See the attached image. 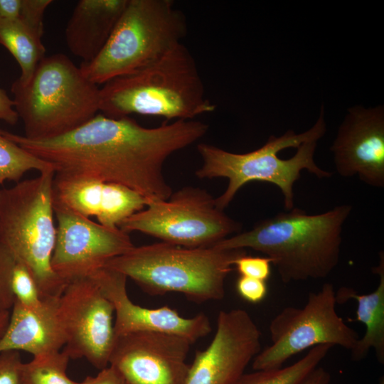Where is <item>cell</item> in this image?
<instances>
[{
  "label": "cell",
  "mask_w": 384,
  "mask_h": 384,
  "mask_svg": "<svg viewBox=\"0 0 384 384\" xmlns=\"http://www.w3.org/2000/svg\"><path fill=\"white\" fill-rule=\"evenodd\" d=\"M378 384H384V378H383V376H382V377L380 378V380Z\"/></svg>",
  "instance_id": "36"
},
{
  "label": "cell",
  "mask_w": 384,
  "mask_h": 384,
  "mask_svg": "<svg viewBox=\"0 0 384 384\" xmlns=\"http://www.w3.org/2000/svg\"><path fill=\"white\" fill-rule=\"evenodd\" d=\"M326 124L324 107L315 124L300 134L288 130L280 137L271 135L257 149L244 154L225 151L216 146L201 143L197 149L202 159L196 171L199 178L223 177L228 180L225 191L215 198L217 207L224 210L238 191L252 181L268 182L278 187L287 210L294 208L293 187L303 170L319 178H329L314 161L317 142L325 134Z\"/></svg>",
  "instance_id": "4"
},
{
  "label": "cell",
  "mask_w": 384,
  "mask_h": 384,
  "mask_svg": "<svg viewBox=\"0 0 384 384\" xmlns=\"http://www.w3.org/2000/svg\"><path fill=\"white\" fill-rule=\"evenodd\" d=\"M351 210L345 204L310 215L293 208L210 247L260 252L271 260L284 283L324 279L339 262L343 227Z\"/></svg>",
  "instance_id": "2"
},
{
  "label": "cell",
  "mask_w": 384,
  "mask_h": 384,
  "mask_svg": "<svg viewBox=\"0 0 384 384\" xmlns=\"http://www.w3.org/2000/svg\"><path fill=\"white\" fill-rule=\"evenodd\" d=\"M11 289L15 299L23 306L37 309L43 303L37 284L27 267L15 261L11 274Z\"/></svg>",
  "instance_id": "25"
},
{
  "label": "cell",
  "mask_w": 384,
  "mask_h": 384,
  "mask_svg": "<svg viewBox=\"0 0 384 384\" xmlns=\"http://www.w3.org/2000/svg\"><path fill=\"white\" fill-rule=\"evenodd\" d=\"M69 356L60 350L22 363L20 384H79L67 374Z\"/></svg>",
  "instance_id": "23"
},
{
  "label": "cell",
  "mask_w": 384,
  "mask_h": 384,
  "mask_svg": "<svg viewBox=\"0 0 384 384\" xmlns=\"http://www.w3.org/2000/svg\"><path fill=\"white\" fill-rule=\"evenodd\" d=\"M114 309L95 278L67 284L58 300V314L65 336L63 351L70 358H85L102 370L109 365L116 336Z\"/></svg>",
  "instance_id": "11"
},
{
  "label": "cell",
  "mask_w": 384,
  "mask_h": 384,
  "mask_svg": "<svg viewBox=\"0 0 384 384\" xmlns=\"http://www.w3.org/2000/svg\"><path fill=\"white\" fill-rule=\"evenodd\" d=\"M50 170H54L52 165L6 138L0 129V185L18 182L30 171L42 173Z\"/></svg>",
  "instance_id": "24"
},
{
  "label": "cell",
  "mask_w": 384,
  "mask_h": 384,
  "mask_svg": "<svg viewBox=\"0 0 384 384\" xmlns=\"http://www.w3.org/2000/svg\"><path fill=\"white\" fill-rule=\"evenodd\" d=\"M59 297L42 299L37 309L26 308L15 299L0 336V353L24 351L37 357L60 351L65 336L58 314Z\"/></svg>",
  "instance_id": "18"
},
{
  "label": "cell",
  "mask_w": 384,
  "mask_h": 384,
  "mask_svg": "<svg viewBox=\"0 0 384 384\" xmlns=\"http://www.w3.org/2000/svg\"><path fill=\"white\" fill-rule=\"evenodd\" d=\"M22 363L19 351L0 353V384H20Z\"/></svg>",
  "instance_id": "29"
},
{
  "label": "cell",
  "mask_w": 384,
  "mask_h": 384,
  "mask_svg": "<svg viewBox=\"0 0 384 384\" xmlns=\"http://www.w3.org/2000/svg\"><path fill=\"white\" fill-rule=\"evenodd\" d=\"M10 317V311L0 314V336L4 332Z\"/></svg>",
  "instance_id": "35"
},
{
  "label": "cell",
  "mask_w": 384,
  "mask_h": 384,
  "mask_svg": "<svg viewBox=\"0 0 384 384\" xmlns=\"http://www.w3.org/2000/svg\"><path fill=\"white\" fill-rule=\"evenodd\" d=\"M100 88V112L112 118L132 114L189 120L213 112L196 63L179 43L144 68Z\"/></svg>",
  "instance_id": "3"
},
{
  "label": "cell",
  "mask_w": 384,
  "mask_h": 384,
  "mask_svg": "<svg viewBox=\"0 0 384 384\" xmlns=\"http://www.w3.org/2000/svg\"><path fill=\"white\" fill-rule=\"evenodd\" d=\"M331 348L329 345L313 347L304 357L292 365L284 368L244 373L235 384H302L319 366Z\"/></svg>",
  "instance_id": "22"
},
{
  "label": "cell",
  "mask_w": 384,
  "mask_h": 384,
  "mask_svg": "<svg viewBox=\"0 0 384 384\" xmlns=\"http://www.w3.org/2000/svg\"><path fill=\"white\" fill-rule=\"evenodd\" d=\"M271 260L267 257H252L246 254L237 258L234 262L240 276L266 281L271 274Z\"/></svg>",
  "instance_id": "28"
},
{
  "label": "cell",
  "mask_w": 384,
  "mask_h": 384,
  "mask_svg": "<svg viewBox=\"0 0 384 384\" xmlns=\"http://www.w3.org/2000/svg\"><path fill=\"white\" fill-rule=\"evenodd\" d=\"M373 272L378 275V286L373 292L358 294L353 289L340 288L336 292L337 303L354 299L357 303L355 320L365 325L366 332L351 351L355 361L364 359L369 351H375L378 361L384 363V255L379 254V262Z\"/></svg>",
  "instance_id": "20"
},
{
  "label": "cell",
  "mask_w": 384,
  "mask_h": 384,
  "mask_svg": "<svg viewBox=\"0 0 384 384\" xmlns=\"http://www.w3.org/2000/svg\"><path fill=\"white\" fill-rule=\"evenodd\" d=\"M186 32V17L172 1L127 0L102 50L79 67L89 81L105 84L152 63Z\"/></svg>",
  "instance_id": "8"
},
{
  "label": "cell",
  "mask_w": 384,
  "mask_h": 384,
  "mask_svg": "<svg viewBox=\"0 0 384 384\" xmlns=\"http://www.w3.org/2000/svg\"><path fill=\"white\" fill-rule=\"evenodd\" d=\"M127 0H80L68 21L65 39L69 50L82 63L104 48Z\"/></svg>",
  "instance_id": "19"
},
{
  "label": "cell",
  "mask_w": 384,
  "mask_h": 384,
  "mask_svg": "<svg viewBox=\"0 0 384 384\" xmlns=\"http://www.w3.org/2000/svg\"><path fill=\"white\" fill-rule=\"evenodd\" d=\"M208 129V124L194 119L148 128L129 117L97 114L78 129L48 139L1 132L52 165L55 173L121 184L150 201L167 200L173 193L163 173L166 159L196 142Z\"/></svg>",
  "instance_id": "1"
},
{
  "label": "cell",
  "mask_w": 384,
  "mask_h": 384,
  "mask_svg": "<svg viewBox=\"0 0 384 384\" xmlns=\"http://www.w3.org/2000/svg\"><path fill=\"white\" fill-rule=\"evenodd\" d=\"M0 45L18 62L21 75L16 80L21 83L30 80L36 65L45 57L42 38L18 18L0 20Z\"/></svg>",
  "instance_id": "21"
},
{
  "label": "cell",
  "mask_w": 384,
  "mask_h": 384,
  "mask_svg": "<svg viewBox=\"0 0 384 384\" xmlns=\"http://www.w3.org/2000/svg\"><path fill=\"white\" fill-rule=\"evenodd\" d=\"M261 333L245 310L220 311L208 346L197 351L184 384H235L261 351Z\"/></svg>",
  "instance_id": "13"
},
{
  "label": "cell",
  "mask_w": 384,
  "mask_h": 384,
  "mask_svg": "<svg viewBox=\"0 0 384 384\" xmlns=\"http://www.w3.org/2000/svg\"><path fill=\"white\" fill-rule=\"evenodd\" d=\"M331 375L324 368L316 367L302 384H330Z\"/></svg>",
  "instance_id": "34"
},
{
  "label": "cell",
  "mask_w": 384,
  "mask_h": 384,
  "mask_svg": "<svg viewBox=\"0 0 384 384\" xmlns=\"http://www.w3.org/2000/svg\"><path fill=\"white\" fill-rule=\"evenodd\" d=\"M331 151L336 171L357 176L375 188L384 186V107H351L341 124Z\"/></svg>",
  "instance_id": "15"
},
{
  "label": "cell",
  "mask_w": 384,
  "mask_h": 384,
  "mask_svg": "<svg viewBox=\"0 0 384 384\" xmlns=\"http://www.w3.org/2000/svg\"><path fill=\"white\" fill-rule=\"evenodd\" d=\"M191 344L181 336L159 331L117 336L109 364L129 384H184Z\"/></svg>",
  "instance_id": "14"
},
{
  "label": "cell",
  "mask_w": 384,
  "mask_h": 384,
  "mask_svg": "<svg viewBox=\"0 0 384 384\" xmlns=\"http://www.w3.org/2000/svg\"><path fill=\"white\" fill-rule=\"evenodd\" d=\"M54 170L0 189V242L33 277L42 299L59 297L67 283L53 270L56 239Z\"/></svg>",
  "instance_id": "7"
},
{
  "label": "cell",
  "mask_w": 384,
  "mask_h": 384,
  "mask_svg": "<svg viewBox=\"0 0 384 384\" xmlns=\"http://www.w3.org/2000/svg\"><path fill=\"white\" fill-rule=\"evenodd\" d=\"M53 204L83 216H95L98 223L119 228L129 217L142 210L147 200L121 184L83 176L55 173Z\"/></svg>",
  "instance_id": "17"
},
{
  "label": "cell",
  "mask_w": 384,
  "mask_h": 384,
  "mask_svg": "<svg viewBox=\"0 0 384 384\" xmlns=\"http://www.w3.org/2000/svg\"><path fill=\"white\" fill-rule=\"evenodd\" d=\"M14 108L30 139L66 134L92 119L100 111V88L65 55L44 57L26 83L11 85Z\"/></svg>",
  "instance_id": "6"
},
{
  "label": "cell",
  "mask_w": 384,
  "mask_h": 384,
  "mask_svg": "<svg viewBox=\"0 0 384 384\" xmlns=\"http://www.w3.org/2000/svg\"><path fill=\"white\" fill-rule=\"evenodd\" d=\"M53 208L57 225L51 267L67 284L92 275L134 247L119 228L102 225L59 205Z\"/></svg>",
  "instance_id": "12"
},
{
  "label": "cell",
  "mask_w": 384,
  "mask_h": 384,
  "mask_svg": "<svg viewBox=\"0 0 384 384\" xmlns=\"http://www.w3.org/2000/svg\"><path fill=\"white\" fill-rule=\"evenodd\" d=\"M336 304L334 286L327 282L309 293L303 307L284 308L270 322L272 344L253 358L252 368H279L292 356L319 345L351 351L359 337L337 314Z\"/></svg>",
  "instance_id": "10"
},
{
  "label": "cell",
  "mask_w": 384,
  "mask_h": 384,
  "mask_svg": "<svg viewBox=\"0 0 384 384\" xmlns=\"http://www.w3.org/2000/svg\"><path fill=\"white\" fill-rule=\"evenodd\" d=\"M22 7V0H0V20L18 18Z\"/></svg>",
  "instance_id": "33"
},
{
  "label": "cell",
  "mask_w": 384,
  "mask_h": 384,
  "mask_svg": "<svg viewBox=\"0 0 384 384\" xmlns=\"http://www.w3.org/2000/svg\"><path fill=\"white\" fill-rule=\"evenodd\" d=\"M14 107V100L4 90L0 88V119L11 125L16 124L19 117Z\"/></svg>",
  "instance_id": "32"
},
{
  "label": "cell",
  "mask_w": 384,
  "mask_h": 384,
  "mask_svg": "<svg viewBox=\"0 0 384 384\" xmlns=\"http://www.w3.org/2000/svg\"><path fill=\"white\" fill-rule=\"evenodd\" d=\"M236 289L244 300L253 304L262 302L267 293L266 281L240 275L236 282Z\"/></svg>",
  "instance_id": "30"
},
{
  "label": "cell",
  "mask_w": 384,
  "mask_h": 384,
  "mask_svg": "<svg viewBox=\"0 0 384 384\" xmlns=\"http://www.w3.org/2000/svg\"><path fill=\"white\" fill-rule=\"evenodd\" d=\"M92 276L114 306L116 336L159 331L181 336L193 343L211 331L209 318L203 313L186 318L168 306L150 309L134 304L127 292V277L117 271L102 267Z\"/></svg>",
  "instance_id": "16"
},
{
  "label": "cell",
  "mask_w": 384,
  "mask_h": 384,
  "mask_svg": "<svg viewBox=\"0 0 384 384\" xmlns=\"http://www.w3.org/2000/svg\"><path fill=\"white\" fill-rule=\"evenodd\" d=\"M15 260L0 242V314L10 311L15 302L11 289V274Z\"/></svg>",
  "instance_id": "26"
},
{
  "label": "cell",
  "mask_w": 384,
  "mask_h": 384,
  "mask_svg": "<svg viewBox=\"0 0 384 384\" xmlns=\"http://www.w3.org/2000/svg\"><path fill=\"white\" fill-rule=\"evenodd\" d=\"M79 384H129L122 375L112 366L100 370L95 376H87Z\"/></svg>",
  "instance_id": "31"
},
{
  "label": "cell",
  "mask_w": 384,
  "mask_h": 384,
  "mask_svg": "<svg viewBox=\"0 0 384 384\" xmlns=\"http://www.w3.org/2000/svg\"><path fill=\"white\" fill-rule=\"evenodd\" d=\"M146 208L126 219L119 228L140 232L185 247H210L241 232V225L219 209L208 191L185 186L165 201H147Z\"/></svg>",
  "instance_id": "9"
},
{
  "label": "cell",
  "mask_w": 384,
  "mask_h": 384,
  "mask_svg": "<svg viewBox=\"0 0 384 384\" xmlns=\"http://www.w3.org/2000/svg\"><path fill=\"white\" fill-rule=\"evenodd\" d=\"M52 2V0H22V7L18 19L42 38L44 14Z\"/></svg>",
  "instance_id": "27"
},
{
  "label": "cell",
  "mask_w": 384,
  "mask_h": 384,
  "mask_svg": "<svg viewBox=\"0 0 384 384\" xmlns=\"http://www.w3.org/2000/svg\"><path fill=\"white\" fill-rule=\"evenodd\" d=\"M244 249L185 247L165 242L134 247L104 267L134 281L151 295L178 292L196 303L221 300L225 281Z\"/></svg>",
  "instance_id": "5"
}]
</instances>
